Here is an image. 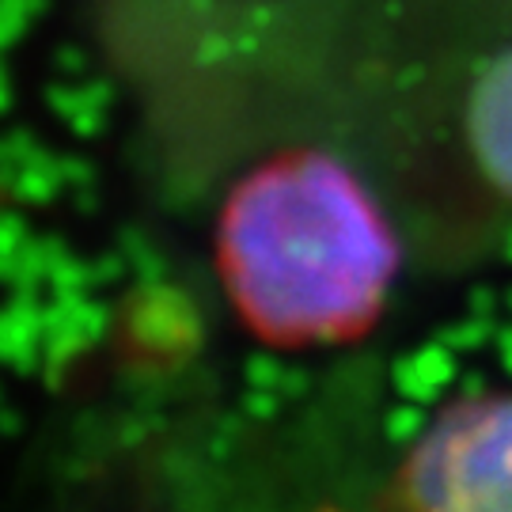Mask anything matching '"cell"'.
Segmentation results:
<instances>
[{
	"label": "cell",
	"instance_id": "6da1fadb",
	"mask_svg": "<svg viewBox=\"0 0 512 512\" xmlns=\"http://www.w3.org/2000/svg\"><path fill=\"white\" fill-rule=\"evenodd\" d=\"M399 239L346 164L289 152L258 164L217 220V277L239 327L277 353L361 342L380 323Z\"/></svg>",
	"mask_w": 512,
	"mask_h": 512
},
{
	"label": "cell",
	"instance_id": "7a4b0ae2",
	"mask_svg": "<svg viewBox=\"0 0 512 512\" xmlns=\"http://www.w3.org/2000/svg\"><path fill=\"white\" fill-rule=\"evenodd\" d=\"M380 512H512V387L440 399L391 463Z\"/></svg>",
	"mask_w": 512,
	"mask_h": 512
},
{
	"label": "cell",
	"instance_id": "3957f363",
	"mask_svg": "<svg viewBox=\"0 0 512 512\" xmlns=\"http://www.w3.org/2000/svg\"><path fill=\"white\" fill-rule=\"evenodd\" d=\"M467 141L497 194L512 198V50L497 54L471 88Z\"/></svg>",
	"mask_w": 512,
	"mask_h": 512
}]
</instances>
